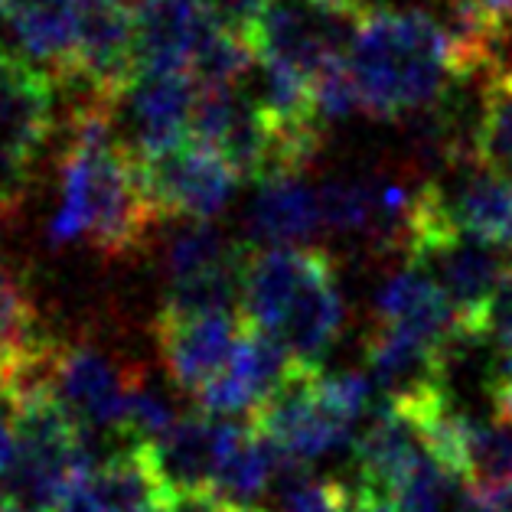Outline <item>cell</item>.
Returning a JSON list of instances; mask_svg holds the SVG:
<instances>
[{"instance_id": "cell-18", "label": "cell", "mask_w": 512, "mask_h": 512, "mask_svg": "<svg viewBox=\"0 0 512 512\" xmlns=\"http://www.w3.org/2000/svg\"><path fill=\"white\" fill-rule=\"evenodd\" d=\"M506 265H509L506 248L486 242L480 235H470L464 229H457L451 239L441 242L421 261V268H428L437 278V284L444 287V294L451 297L457 317L464 323L467 340L473 320H477L483 304L490 301L493 287L503 278Z\"/></svg>"}, {"instance_id": "cell-17", "label": "cell", "mask_w": 512, "mask_h": 512, "mask_svg": "<svg viewBox=\"0 0 512 512\" xmlns=\"http://www.w3.org/2000/svg\"><path fill=\"white\" fill-rule=\"evenodd\" d=\"M252 248H297L323 235L320 196L304 173H281L258 183L245 212Z\"/></svg>"}, {"instance_id": "cell-29", "label": "cell", "mask_w": 512, "mask_h": 512, "mask_svg": "<svg viewBox=\"0 0 512 512\" xmlns=\"http://www.w3.org/2000/svg\"><path fill=\"white\" fill-rule=\"evenodd\" d=\"M470 343H483L496 359H512V258L470 327Z\"/></svg>"}, {"instance_id": "cell-33", "label": "cell", "mask_w": 512, "mask_h": 512, "mask_svg": "<svg viewBox=\"0 0 512 512\" xmlns=\"http://www.w3.org/2000/svg\"><path fill=\"white\" fill-rule=\"evenodd\" d=\"M20 451V437H17V415L14 405L0 395V477L10 470V464L17 460Z\"/></svg>"}, {"instance_id": "cell-35", "label": "cell", "mask_w": 512, "mask_h": 512, "mask_svg": "<svg viewBox=\"0 0 512 512\" xmlns=\"http://www.w3.org/2000/svg\"><path fill=\"white\" fill-rule=\"evenodd\" d=\"M454 512H503L499 503L483 490V486L467 483V490L457 496V509Z\"/></svg>"}, {"instance_id": "cell-14", "label": "cell", "mask_w": 512, "mask_h": 512, "mask_svg": "<svg viewBox=\"0 0 512 512\" xmlns=\"http://www.w3.org/2000/svg\"><path fill=\"white\" fill-rule=\"evenodd\" d=\"M222 20L216 0H141L134 10V72L186 69Z\"/></svg>"}, {"instance_id": "cell-12", "label": "cell", "mask_w": 512, "mask_h": 512, "mask_svg": "<svg viewBox=\"0 0 512 512\" xmlns=\"http://www.w3.org/2000/svg\"><path fill=\"white\" fill-rule=\"evenodd\" d=\"M297 369H301V362L287 353L274 336L248 327L229 369L196 395V405L209 411V415L252 418Z\"/></svg>"}, {"instance_id": "cell-27", "label": "cell", "mask_w": 512, "mask_h": 512, "mask_svg": "<svg viewBox=\"0 0 512 512\" xmlns=\"http://www.w3.org/2000/svg\"><path fill=\"white\" fill-rule=\"evenodd\" d=\"M457 480L460 473L454 467H447L434 451H428L398 480L389 499L398 512H444L447 503H451Z\"/></svg>"}, {"instance_id": "cell-1", "label": "cell", "mask_w": 512, "mask_h": 512, "mask_svg": "<svg viewBox=\"0 0 512 512\" xmlns=\"http://www.w3.org/2000/svg\"><path fill=\"white\" fill-rule=\"evenodd\" d=\"M69 121L72 144L49 235L53 242L85 239L105 258L141 252L164 216L147 193L141 160L115 131V102L76 108Z\"/></svg>"}, {"instance_id": "cell-31", "label": "cell", "mask_w": 512, "mask_h": 512, "mask_svg": "<svg viewBox=\"0 0 512 512\" xmlns=\"http://www.w3.org/2000/svg\"><path fill=\"white\" fill-rule=\"evenodd\" d=\"M30 170H33V160L0 147V212L14 209L23 199V193H27V186H30Z\"/></svg>"}, {"instance_id": "cell-3", "label": "cell", "mask_w": 512, "mask_h": 512, "mask_svg": "<svg viewBox=\"0 0 512 512\" xmlns=\"http://www.w3.org/2000/svg\"><path fill=\"white\" fill-rule=\"evenodd\" d=\"M349 72L369 118L405 121L444 102L457 82L454 53L434 14L372 4L349 43Z\"/></svg>"}, {"instance_id": "cell-22", "label": "cell", "mask_w": 512, "mask_h": 512, "mask_svg": "<svg viewBox=\"0 0 512 512\" xmlns=\"http://www.w3.org/2000/svg\"><path fill=\"white\" fill-rule=\"evenodd\" d=\"M248 248H239L212 219H183L164 242L160 271L167 284L193 281L203 274H216L226 268H239Z\"/></svg>"}, {"instance_id": "cell-5", "label": "cell", "mask_w": 512, "mask_h": 512, "mask_svg": "<svg viewBox=\"0 0 512 512\" xmlns=\"http://www.w3.org/2000/svg\"><path fill=\"white\" fill-rule=\"evenodd\" d=\"M320 372L323 369L301 366L248 418L252 428L265 434L284 457L301 460V464L343 451L353 441L356 428V421L343 418L327 402L320 389Z\"/></svg>"}, {"instance_id": "cell-6", "label": "cell", "mask_w": 512, "mask_h": 512, "mask_svg": "<svg viewBox=\"0 0 512 512\" xmlns=\"http://www.w3.org/2000/svg\"><path fill=\"white\" fill-rule=\"evenodd\" d=\"M199 82L186 69L134 72L115 98V131L137 160L157 157L190 141Z\"/></svg>"}, {"instance_id": "cell-19", "label": "cell", "mask_w": 512, "mask_h": 512, "mask_svg": "<svg viewBox=\"0 0 512 512\" xmlns=\"http://www.w3.org/2000/svg\"><path fill=\"white\" fill-rule=\"evenodd\" d=\"M7 27L23 59L53 76H66L76 62L79 0H7Z\"/></svg>"}, {"instance_id": "cell-16", "label": "cell", "mask_w": 512, "mask_h": 512, "mask_svg": "<svg viewBox=\"0 0 512 512\" xmlns=\"http://www.w3.org/2000/svg\"><path fill=\"white\" fill-rule=\"evenodd\" d=\"M366 372L385 398H421L447 389L451 372V353L437 349L418 336L372 323L366 330Z\"/></svg>"}, {"instance_id": "cell-10", "label": "cell", "mask_w": 512, "mask_h": 512, "mask_svg": "<svg viewBox=\"0 0 512 512\" xmlns=\"http://www.w3.org/2000/svg\"><path fill=\"white\" fill-rule=\"evenodd\" d=\"M154 330L167 376L177 389L196 398L212 379L229 369V362L245 340L248 323L242 320V314H157Z\"/></svg>"}, {"instance_id": "cell-15", "label": "cell", "mask_w": 512, "mask_h": 512, "mask_svg": "<svg viewBox=\"0 0 512 512\" xmlns=\"http://www.w3.org/2000/svg\"><path fill=\"white\" fill-rule=\"evenodd\" d=\"M56 95L53 72L17 53L0 62V147L36 160L56 128Z\"/></svg>"}, {"instance_id": "cell-23", "label": "cell", "mask_w": 512, "mask_h": 512, "mask_svg": "<svg viewBox=\"0 0 512 512\" xmlns=\"http://www.w3.org/2000/svg\"><path fill=\"white\" fill-rule=\"evenodd\" d=\"M470 164L512 180V69H496L483 82L480 111L470 128Z\"/></svg>"}, {"instance_id": "cell-30", "label": "cell", "mask_w": 512, "mask_h": 512, "mask_svg": "<svg viewBox=\"0 0 512 512\" xmlns=\"http://www.w3.org/2000/svg\"><path fill=\"white\" fill-rule=\"evenodd\" d=\"M314 102H317L320 118L327 124L349 121L353 115H366L359 85L353 79V72H349L346 56L330 62V66H323L314 76Z\"/></svg>"}, {"instance_id": "cell-25", "label": "cell", "mask_w": 512, "mask_h": 512, "mask_svg": "<svg viewBox=\"0 0 512 512\" xmlns=\"http://www.w3.org/2000/svg\"><path fill=\"white\" fill-rule=\"evenodd\" d=\"M460 477L483 490L512 483V424L506 421H477L464 418L457 451Z\"/></svg>"}, {"instance_id": "cell-4", "label": "cell", "mask_w": 512, "mask_h": 512, "mask_svg": "<svg viewBox=\"0 0 512 512\" xmlns=\"http://www.w3.org/2000/svg\"><path fill=\"white\" fill-rule=\"evenodd\" d=\"M369 0H265L242 27L261 62L314 79L343 59Z\"/></svg>"}, {"instance_id": "cell-13", "label": "cell", "mask_w": 512, "mask_h": 512, "mask_svg": "<svg viewBox=\"0 0 512 512\" xmlns=\"http://www.w3.org/2000/svg\"><path fill=\"white\" fill-rule=\"evenodd\" d=\"M428 434H424L418 398H389L369 428L356 437V477L359 486L372 493L392 496L398 480L428 454Z\"/></svg>"}, {"instance_id": "cell-28", "label": "cell", "mask_w": 512, "mask_h": 512, "mask_svg": "<svg viewBox=\"0 0 512 512\" xmlns=\"http://www.w3.org/2000/svg\"><path fill=\"white\" fill-rule=\"evenodd\" d=\"M183 415L173 405V398L160 389L157 382H151L144 372H137V379L131 385L128 395V415H124V434L134 444H151L157 437H164L173 424Z\"/></svg>"}, {"instance_id": "cell-11", "label": "cell", "mask_w": 512, "mask_h": 512, "mask_svg": "<svg viewBox=\"0 0 512 512\" xmlns=\"http://www.w3.org/2000/svg\"><path fill=\"white\" fill-rule=\"evenodd\" d=\"M372 323L411 333L451 356L460 349V343H470L451 297L444 294L434 274L421 265H402L376 287Z\"/></svg>"}, {"instance_id": "cell-34", "label": "cell", "mask_w": 512, "mask_h": 512, "mask_svg": "<svg viewBox=\"0 0 512 512\" xmlns=\"http://www.w3.org/2000/svg\"><path fill=\"white\" fill-rule=\"evenodd\" d=\"M346 512H398V509H395V503H392L389 496L372 493V490H366V486H359V483H356L353 496H349Z\"/></svg>"}, {"instance_id": "cell-2", "label": "cell", "mask_w": 512, "mask_h": 512, "mask_svg": "<svg viewBox=\"0 0 512 512\" xmlns=\"http://www.w3.org/2000/svg\"><path fill=\"white\" fill-rule=\"evenodd\" d=\"M239 314L248 327L274 336L301 366L320 369L346 327L340 261L320 245H248Z\"/></svg>"}, {"instance_id": "cell-9", "label": "cell", "mask_w": 512, "mask_h": 512, "mask_svg": "<svg viewBox=\"0 0 512 512\" xmlns=\"http://www.w3.org/2000/svg\"><path fill=\"white\" fill-rule=\"evenodd\" d=\"M252 428V421L242 424V418H222L209 411H190L173 428L151 444H141L147 460L154 464L157 477L173 493L190 490H212L219 467L226 457L242 444V437Z\"/></svg>"}, {"instance_id": "cell-21", "label": "cell", "mask_w": 512, "mask_h": 512, "mask_svg": "<svg viewBox=\"0 0 512 512\" xmlns=\"http://www.w3.org/2000/svg\"><path fill=\"white\" fill-rule=\"evenodd\" d=\"M447 199L460 229L512 252V180L473 167L447 186Z\"/></svg>"}, {"instance_id": "cell-37", "label": "cell", "mask_w": 512, "mask_h": 512, "mask_svg": "<svg viewBox=\"0 0 512 512\" xmlns=\"http://www.w3.org/2000/svg\"><path fill=\"white\" fill-rule=\"evenodd\" d=\"M232 512H261V509H239V506H232Z\"/></svg>"}, {"instance_id": "cell-38", "label": "cell", "mask_w": 512, "mask_h": 512, "mask_svg": "<svg viewBox=\"0 0 512 512\" xmlns=\"http://www.w3.org/2000/svg\"><path fill=\"white\" fill-rule=\"evenodd\" d=\"M0 271H4V265H0Z\"/></svg>"}, {"instance_id": "cell-26", "label": "cell", "mask_w": 512, "mask_h": 512, "mask_svg": "<svg viewBox=\"0 0 512 512\" xmlns=\"http://www.w3.org/2000/svg\"><path fill=\"white\" fill-rule=\"evenodd\" d=\"M353 490L343 480L320 477L310 464L281 457L278 480H274V503L278 512H346Z\"/></svg>"}, {"instance_id": "cell-20", "label": "cell", "mask_w": 512, "mask_h": 512, "mask_svg": "<svg viewBox=\"0 0 512 512\" xmlns=\"http://www.w3.org/2000/svg\"><path fill=\"white\" fill-rule=\"evenodd\" d=\"M92 512H164L170 490L157 477L144 447L134 444L85 477Z\"/></svg>"}, {"instance_id": "cell-7", "label": "cell", "mask_w": 512, "mask_h": 512, "mask_svg": "<svg viewBox=\"0 0 512 512\" xmlns=\"http://www.w3.org/2000/svg\"><path fill=\"white\" fill-rule=\"evenodd\" d=\"M141 170L147 193L164 219H216L242 183L226 160L193 137L141 160Z\"/></svg>"}, {"instance_id": "cell-36", "label": "cell", "mask_w": 512, "mask_h": 512, "mask_svg": "<svg viewBox=\"0 0 512 512\" xmlns=\"http://www.w3.org/2000/svg\"><path fill=\"white\" fill-rule=\"evenodd\" d=\"M496 66H499V69H512V0H509V7L503 10V20H499Z\"/></svg>"}, {"instance_id": "cell-24", "label": "cell", "mask_w": 512, "mask_h": 512, "mask_svg": "<svg viewBox=\"0 0 512 512\" xmlns=\"http://www.w3.org/2000/svg\"><path fill=\"white\" fill-rule=\"evenodd\" d=\"M281 451L261 431L248 428L242 444L226 457V464L219 467L212 493L226 499L229 506L239 509H258V499L265 496L268 486H274L281 470Z\"/></svg>"}, {"instance_id": "cell-8", "label": "cell", "mask_w": 512, "mask_h": 512, "mask_svg": "<svg viewBox=\"0 0 512 512\" xmlns=\"http://www.w3.org/2000/svg\"><path fill=\"white\" fill-rule=\"evenodd\" d=\"M134 379L137 372L124 369L105 349L76 343L59 349L53 395L79 428L98 434H124V415H128V395Z\"/></svg>"}, {"instance_id": "cell-32", "label": "cell", "mask_w": 512, "mask_h": 512, "mask_svg": "<svg viewBox=\"0 0 512 512\" xmlns=\"http://www.w3.org/2000/svg\"><path fill=\"white\" fill-rule=\"evenodd\" d=\"M486 392H490V402L499 421L512 424V359H496L490 382H486Z\"/></svg>"}]
</instances>
